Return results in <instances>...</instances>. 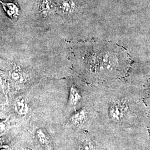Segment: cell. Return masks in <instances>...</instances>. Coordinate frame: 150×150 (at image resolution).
<instances>
[{"label":"cell","mask_w":150,"mask_h":150,"mask_svg":"<svg viewBox=\"0 0 150 150\" xmlns=\"http://www.w3.org/2000/svg\"><path fill=\"white\" fill-rule=\"evenodd\" d=\"M86 118V113L83 110H81L73 115L72 120L73 122L77 125H81L83 123Z\"/></svg>","instance_id":"cell-5"},{"label":"cell","mask_w":150,"mask_h":150,"mask_svg":"<svg viewBox=\"0 0 150 150\" xmlns=\"http://www.w3.org/2000/svg\"><path fill=\"white\" fill-rule=\"evenodd\" d=\"M75 5L71 0H64L62 3V9L66 13H70L74 10Z\"/></svg>","instance_id":"cell-7"},{"label":"cell","mask_w":150,"mask_h":150,"mask_svg":"<svg viewBox=\"0 0 150 150\" xmlns=\"http://www.w3.org/2000/svg\"><path fill=\"white\" fill-rule=\"evenodd\" d=\"M41 12L44 15H47L52 11V4L48 0H43L41 5Z\"/></svg>","instance_id":"cell-6"},{"label":"cell","mask_w":150,"mask_h":150,"mask_svg":"<svg viewBox=\"0 0 150 150\" xmlns=\"http://www.w3.org/2000/svg\"><path fill=\"white\" fill-rule=\"evenodd\" d=\"M80 150H95V147L91 141H86L81 145Z\"/></svg>","instance_id":"cell-10"},{"label":"cell","mask_w":150,"mask_h":150,"mask_svg":"<svg viewBox=\"0 0 150 150\" xmlns=\"http://www.w3.org/2000/svg\"><path fill=\"white\" fill-rule=\"evenodd\" d=\"M149 122H150V121H149Z\"/></svg>","instance_id":"cell-12"},{"label":"cell","mask_w":150,"mask_h":150,"mask_svg":"<svg viewBox=\"0 0 150 150\" xmlns=\"http://www.w3.org/2000/svg\"><path fill=\"white\" fill-rule=\"evenodd\" d=\"M80 93L74 85L70 87L69 101L72 105H76L80 100Z\"/></svg>","instance_id":"cell-4"},{"label":"cell","mask_w":150,"mask_h":150,"mask_svg":"<svg viewBox=\"0 0 150 150\" xmlns=\"http://www.w3.org/2000/svg\"><path fill=\"white\" fill-rule=\"evenodd\" d=\"M128 104L123 101L114 102L109 108L110 118L115 121H120L123 120L129 112Z\"/></svg>","instance_id":"cell-1"},{"label":"cell","mask_w":150,"mask_h":150,"mask_svg":"<svg viewBox=\"0 0 150 150\" xmlns=\"http://www.w3.org/2000/svg\"><path fill=\"white\" fill-rule=\"evenodd\" d=\"M2 5L7 15L11 18H16L19 15L20 9L16 4L12 2H2Z\"/></svg>","instance_id":"cell-2"},{"label":"cell","mask_w":150,"mask_h":150,"mask_svg":"<svg viewBox=\"0 0 150 150\" xmlns=\"http://www.w3.org/2000/svg\"><path fill=\"white\" fill-rule=\"evenodd\" d=\"M21 74V72L19 71H17V70L14 71L12 73V77L13 80H14L17 82H21L24 79Z\"/></svg>","instance_id":"cell-9"},{"label":"cell","mask_w":150,"mask_h":150,"mask_svg":"<svg viewBox=\"0 0 150 150\" xmlns=\"http://www.w3.org/2000/svg\"><path fill=\"white\" fill-rule=\"evenodd\" d=\"M14 108L16 112L22 115L26 114L28 110L27 102L25 99L23 98H20L16 100L14 105Z\"/></svg>","instance_id":"cell-3"},{"label":"cell","mask_w":150,"mask_h":150,"mask_svg":"<svg viewBox=\"0 0 150 150\" xmlns=\"http://www.w3.org/2000/svg\"><path fill=\"white\" fill-rule=\"evenodd\" d=\"M38 139L39 142L42 144H46L47 142V137H46V135L45 134L42 130H38L37 132Z\"/></svg>","instance_id":"cell-8"},{"label":"cell","mask_w":150,"mask_h":150,"mask_svg":"<svg viewBox=\"0 0 150 150\" xmlns=\"http://www.w3.org/2000/svg\"><path fill=\"white\" fill-rule=\"evenodd\" d=\"M149 94L150 95V85L149 86Z\"/></svg>","instance_id":"cell-11"}]
</instances>
